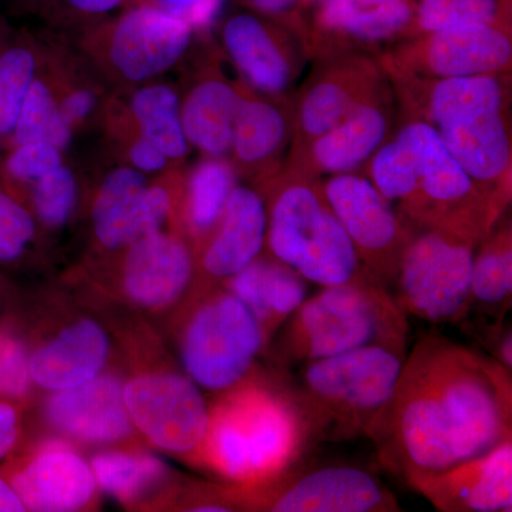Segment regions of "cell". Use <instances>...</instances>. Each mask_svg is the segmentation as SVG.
<instances>
[{"label":"cell","mask_w":512,"mask_h":512,"mask_svg":"<svg viewBox=\"0 0 512 512\" xmlns=\"http://www.w3.org/2000/svg\"><path fill=\"white\" fill-rule=\"evenodd\" d=\"M511 375L493 357L443 336L420 339L370 437L383 466L407 481L512 439Z\"/></svg>","instance_id":"1"},{"label":"cell","mask_w":512,"mask_h":512,"mask_svg":"<svg viewBox=\"0 0 512 512\" xmlns=\"http://www.w3.org/2000/svg\"><path fill=\"white\" fill-rule=\"evenodd\" d=\"M211 412L204 456L218 473L255 487L301 461L315 440L302 410L282 382L228 390Z\"/></svg>","instance_id":"2"},{"label":"cell","mask_w":512,"mask_h":512,"mask_svg":"<svg viewBox=\"0 0 512 512\" xmlns=\"http://www.w3.org/2000/svg\"><path fill=\"white\" fill-rule=\"evenodd\" d=\"M416 82V80H414ZM399 83V82H397ZM412 106L498 210L511 201V136L503 74L416 82Z\"/></svg>","instance_id":"3"},{"label":"cell","mask_w":512,"mask_h":512,"mask_svg":"<svg viewBox=\"0 0 512 512\" xmlns=\"http://www.w3.org/2000/svg\"><path fill=\"white\" fill-rule=\"evenodd\" d=\"M406 356L399 346H366L302 363L295 373L285 370L281 382L315 439H370L389 407Z\"/></svg>","instance_id":"4"},{"label":"cell","mask_w":512,"mask_h":512,"mask_svg":"<svg viewBox=\"0 0 512 512\" xmlns=\"http://www.w3.org/2000/svg\"><path fill=\"white\" fill-rule=\"evenodd\" d=\"M282 370L372 345L406 348L407 315L390 289L372 281L320 286L275 333Z\"/></svg>","instance_id":"5"},{"label":"cell","mask_w":512,"mask_h":512,"mask_svg":"<svg viewBox=\"0 0 512 512\" xmlns=\"http://www.w3.org/2000/svg\"><path fill=\"white\" fill-rule=\"evenodd\" d=\"M272 185L271 197L266 200L269 254L311 284L376 281L330 208L318 178L288 168Z\"/></svg>","instance_id":"6"},{"label":"cell","mask_w":512,"mask_h":512,"mask_svg":"<svg viewBox=\"0 0 512 512\" xmlns=\"http://www.w3.org/2000/svg\"><path fill=\"white\" fill-rule=\"evenodd\" d=\"M481 241L454 229L412 228L392 288L404 313L436 325L463 322L470 313L471 269Z\"/></svg>","instance_id":"7"},{"label":"cell","mask_w":512,"mask_h":512,"mask_svg":"<svg viewBox=\"0 0 512 512\" xmlns=\"http://www.w3.org/2000/svg\"><path fill=\"white\" fill-rule=\"evenodd\" d=\"M397 133L412 147L416 163V194L400 212L404 221L412 228L454 229L484 239L505 212L485 197L430 123L416 117Z\"/></svg>","instance_id":"8"},{"label":"cell","mask_w":512,"mask_h":512,"mask_svg":"<svg viewBox=\"0 0 512 512\" xmlns=\"http://www.w3.org/2000/svg\"><path fill=\"white\" fill-rule=\"evenodd\" d=\"M268 345L251 311L227 289L210 293L185 326L181 355L187 376L202 389L228 392L245 382Z\"/></svg>","instance_id":"9"},{"label":"cell","mask_w":512,"mask_h":512,"mask_svg":"<svg viewBox=\"0 0 512 512\" xmlns=\"http://www.w3.org/2000/svg\"><path fill=\"white\" fill-rule=\"evenodd\" d=\"M511 63V22H498L407 37L383 55L380 66L397 83L505 74Z\"/></svg>","instance_id":"10"},{"label":"cell","mask_w":512,"mask_h":512,"mask_svg":"<svg viewBox=\"0 0 512 512\" xmlns=\"http://www.w3.org/2000/svg\"><path fill=\"white\" fill-rule=\"evenodd\" d=\"M268 483L242 488L244 507L269 512H397V498L360 467H298Z\"/></svg>","instance_id":"11"},{"label":"cell","mask_w":512,"mask_h":512,"mask_svg":"<svg viewBox=\"0 0 512 512\" xmlns=\"http://www.w3.org/2000/svg\"><path fill=\"white\" fill-rule=\"evenodd\" d=\"M320 183L363 266L392 291L400 255L412 228L366 175H329Z\"/></svg>","instance_id":"12"},{"label":"cell","mask_w":512,"mask_h":512,"mask_svg":"<svg viewBox=\"0 0 512 512\" xmlns=\"http://www.w3.org/2000/svg\"><path fill=\"white\" fill-rule=\"evenodd\" d=\"M124 399L133 426L154 446L175 454L204 453L211 410L190 376H138L124 386Z\"/></svg>","instance_id":"13"},{"label":"cell","mask_w":512,"mask_h":512,"mask_svg":"<svg viewBox=\"0 0 512 512\" xmlns=\"http://www.w3.org/2000/svg\"><path fill=\"white\" fill-rule=\"evenodd\" d=\"M332 57L303 92L293 113V160L365 101L383 92V69L369 57Z\"/></svg>","instance_id":"14"},{"label":"cell","mask_w":512,"mask_h":512,"mask_svg":"<svg viewBox=\"0 0 512 512\" xmlns=\"http://www.w3.org/2000/svg\"><path fill=\"white\" fill-rule=\"evenodd\" d=\"M416 0H322L306 29L309 46L320 56L372 47L412 36Z\"/></svg>","instance_id":"15"},{"label":"cell","mask_w":512,"mask_h":512,"mask_svg":"<svg viewBox=\"0 0 512 512\" xmlns=\"http://www.w3.org/2000/svg\"><path fill=\"white\" fill-rule=\"evenodd\" d=\"M443 512L512 511V439L439 473L407 480Z\"/></svg>","instance_id":"16"},{"label":"cell","mask_w":512,"mask_h":512,"mask_svg":"<svg viewBox=\"0 0 512 512\" xmlns=\"http://www.w3.org/2000/svg\"><path fill=\"white\" fill-rule=\"evenodd\" d=\"M170 210L171 198L164 188L148 187L136 168H119L107 175L94 201V231L106 248L128 247L160 232Z\"/></svg>","instance_id":"17"},{"label":"cell","mask_w":512,"mask_h":512,"mask_svg":"<svg viewBox=\"0 0 512 512\" xmlns=\"http://www.w3.org/2000/svg\"><path fill=\"white\" fill-rule=\"evenodd\" d=\"M188 23L163 9L141 8L120 20L110 45L114 67L131 82L165 72L184 55L191 40Z\"/></svg>","instance_id":"18"},{"label":"cell","mask_w":512,"mask_h":512,"mask_svg":"<svg viewBox=\"0 0 512 512\" xmlns=\"http://www.w3.org/2000/svg\"><path fill=\"white\" fill-rule=\"evenodd\" d=\"M382 94L360 104L338 126L313 140L289 168L318 178L356 173L365 167L392 127V113Z\"/></svg>","instance_id":"19"},{"label":"cell","mask_w":512,"mask_h":512,"mask_svg":"<svg viewBox=\"0 0 512 512\" xmlns=\"http://www.w3.org/2000/svg\"><path fill=\"white\" fill-rule=\"evenodd\" d=\"M47 417L57 429L89 443L126 439L134 427L123 384L106 375L53 394L47 403Z\"/></svg>","instance_id":"20"},{"label":"cell","mask_w":512,"mask_h":512,"mask_svg":"<svg viewBox=\"0 0 512 512\" xmlns=\"http://www.w3.org/2000/svg\"><path fill=\"white\" fill-rule=\"evenodd\" d=\"M194 268V258L183 241L154 232L130 245L124 289L131 301L144 308H167L187 291Z\"/></svg>","instance_id":"21"},{"label":"cell","mask_w":512,"mask_h":512,"mask_svg":"<svg viewBox=\"0 0 512 512\" xmlns=\"http://www.w3.org/2000/svg\"><path fill=\"white\" fill-rule=\"evenodd\" d=\"M96 485L82 457L63 443H50L16 474L12 487L26 510L70 512L92 501Z\"/></svg>","instance_id":"22"},{"label":"cell","mask_w":512,"mask_h":512,"mask_svg":"<svg viewBox=\"0 0 512 512\" xmlns=\"http://www.w3.org/2000/svg\"><path fill=\"white\" fill-rule=\"evenodd\" d=\"M268 211L259 192L235 187L201 255V269L211 281L225 282L247 268L266 247Z\"/></svg>","instance_id":"23"},{"label":"cell","mask_w":512,"mask_h":512,"mask_svg":"<svg viewBox=\"0 0 512 512\" xmlns=\"http://www.w3.org/2000/svg\"><path fill=\"white\" fill-rule=\"evenodd\" d=\"M262 254L227 279L224 288L247 306L269 343L308 298L311 282L275 256Z\"/></svg>","instance_id":"24"},{"label":"cell","mask_w":512,"mask_h":512,"mask_svg":"<svg viewBox=\"0 0 512 512\" xmlns=\"http://www.w3.org/2000/svg\"><path fill=\"white\" fill-rule=\"evenodd\" d=\"M109 350L106 332L93 320H80L33 353L30 377L52 392L72 389L100 375Z\"/></svg>","instance_id":"25"},{"label":"cell","mask_w":512,"mask_h":512,"mask_svg":"<svg viewBox=\"0 0 512 512\" xmlns=\"http://www.w3.org/2000/svg\"><path fill=\"white\" fill-rule=\"evenodd\" d=\"M224 43L232 62L252 87L269 96L288 92L296 76L295 62L261 19L245 13L232 16L225 23Z\"/></svg>","instance_id":"26"},{"label":"cell","mask_w":512,"mask_h":512,"mask_svg":"<svg viewBox=\"0 0 512 512\" xmlns=\"http://www.w3.org/2000/svg\"><path fill=\"white\" fill-rule=\"evenodd\" d=\"M241 101V94L222 80H207L194 87L181 111L188 143L208 156L224 157L232 147Z\"/></svg>","instance_id":"27"},{"label":"cell","mask_w":512,"mask_h":512,"mask_svg":"<svg viewBox=\"0 0 512 512\" xmlns=\"http://www.w3.org/2000/svg\"><path fill=\"white\" fill-rule=\"evenodd\" d=\"M512 302V229L503 217L485 235L471 269L470 312L504 320ZM470 315V313H468Z\"/></svg>","instance_id":"28"},{"label":"cell","mask_w":512,"mask_h":512,"mask_svg":"<svg viewBox=\"0 0 512 512\" xmlns=\"http://www.w3.org/2000/svg\"><path fill=\"white\" fill-rule=\"evenodd\" d=\"M293 116L264 99L242 97L232 147L239 163L261 165L274 160L292 140Z\"/></svg>","instance_id":"29"},{"label":"cell","mask_w":512,"mask_h":512,"mask_svg":"<svg viewBox=\"0 0 512 512\" xmlns=\"http://www.w3.org/2000/svg\"><path fill=\"white\" fill-rule=\"evenodd\" d=\"M133 111L143 136L156 143L168 158L188 153V140L181 119L180 101L167 86H148L138 90Z\"/></svg>","instance_id":"30"},{"label":"cell","mask_w":512,"mask_h":512,"mask_svg":"<svg viewBox=\"0 0 512 512\" xmlns=\"http://www.w3.org/2000/svg\"><path fill=\"white\" fill-rule=\"evenodd\" d=\"M235 188L234 168L212 157L195 168L188 187V218L198 237L211 235Z\"/></svg>","instance_id":"31"},{"label":"cell","mask_w":512,"mask_h":512,"mask_svg":"<svg viewBox=\"0 0 512 512\" xmlns=\"http://www.w3.org/2000/svg\"><path fill=\"white\" fill-rule=\"evenodd\" d=\"M94 480L101 490L119 498L133 500L160 483L165 473L160 458L151 454L106 451L92 461Z\"/></svg>","instance_id":"32"},{"label":"cell","mask_w":512,"mask_h":512,"mask_svg":"<svg viewBox=\"0 0 512 512\" xmlns=\"http://www.w3.org/2000/svg\"><path fill=\"white\" fill-rule=\"evenodd\" d=\"M498 22H511V0H416L412 36L450 26Z\"/></svg>","instance_id":"33"},{"label":"cell","mask_w":512,"mask_h":512,"mask_svg":"<svg viewBox=\"0 0 512 512\" xmlns=\"http://www.w3.org/2000/svg\"><path fill=\"white\" fill-rule=\"evenodd\" d=\"M70 128L45 83L33 82L16 121V143L43 141L62 150L69 144Z\"/></svg>","instance_id":"34"},{"label":"cell","mask_w":512,"mask_h":512,"mask_svg":"<svg viewBox=\"0 0 512 512\" xmlns=\"http://www.w3.org/2000/svg\"><path fill=\"white\" fill-rule=\"evenodd\" d=\"M35 67V57L29 50L13 49L0 57V134L15 128L35 82Z\"/></svg>","instance_id":"35"},{"label":"cell","mask_w":512,"mask_h":512,"mask_svg":"<svg viewBox=\"0 0 512 512\" xmlns=\"http://www.w3.org/2000/svg\"><path fill=\"white\" fill-rule=\"evenodd\" d=\"M37 181V214L50 227H59L69 220L76 202L77 187L72 171L60 165Z\"/></svg>","instance_id":"36"},{"label":"cell","mask_w":512,"mask_h":512,"mask_svg":"<svg viewBox=\"0 0 512 512\" xmlns=\"http://www.w3.org/2000/svg\"><path fill=\"white\" fill-rule=\"evenodd\" d=\"M33 232L32 215L8 195L0 194V261H10L22 254Z\"/></svg>","instance_id":"37"},{"label":"cell","mask_w":512,"mask_h":512,"mask_svg":"<svg viewBox=\"0 0 512 512\" xmlns=\"http://www.w3.org/2000/svg\"><path fill=\"white\" fill-rule=\"evenodd\" d=\"M30 380L29 359L22 343L15 336L0 333V397L25 396Z\"/></svg>","instance_id":"38"},{"label":"cell","mask_w":512,"mask_h":512,"mask_svg":"<svg viewBox=\"0 0 512 512\" xmlns=\"http://www.w3.org/2000/svg\"><path fill=\"white\" fill-rule=\"evenodd\" d=\"M62 164L59 148L43 141L22 144L10 156L8 170L18 180H40Z\"/></svg>","instance_id":"39"},{"label":"cell","mask_w":512,"mask_h":512,"mask_svg":"<svg viewBox=\"0 0 512 512\" xmlns=\"http://www.w3.org/2000/svg\"><path fill=\"white\" fill-rule=\"evenodd\" d=\"M165 12L183 19L191 29H205L220 16L225 0H160Z\"/></svg>","instance_id":"40"},{"label":"cell","mask_w":512,"mask_h":512,"mask_svg":"<svg viewBox=\"0 0 512 512\" xmlns=\"http://www.w3.org/2000/svg\"><path fill=\"white\" fill-rule=\"evenodd\" d=\"M476 338L490 350V356L494 360L512 372V333L508 323L504 325V320H500L494 322L488 329L481 328L476 333Z\"/></svg>","instance_id":"41"},{"label":"cell","mask_w":512,"mask_h":512,"mask_svg":"<svg viewBox=\"0 0 512 512\" xmlns=\"http://www.w3.org/2000/svg\"><path fill=\"white\" fill-rule=\"evenodd\" d=\"M130 158L134 167L144 173H154L160 171L167 164L168 157L164 151L147 137L141 136L130 150Z\"/></svg>","instance_id":"42"},{"label":"cell","mask_w":512,"mask_h":512,"mask_svg":"<svg viewBox=\"0 0 512 512\" xmlns=\"http://www.w3.org/2000/svg\"><path fill=\"white\" fill-rule=\"evenodd\" d=\"M19 434L18 413L9 403L0 400V458L15 446Z\"/></svg>","instance_id":"43"},{"label":"cell","mask_w":512,"mask_h":512,"mask_svg":"<svg viewBox=\"0 0 512 512\" xmlns=\"http://www.w3.org/2000/svg\"><path fill=\"white\" fill-rule=\"evenodd\" d=\"M94 94L87 92V90H79L74 92L63 101L60 107V113L64 120L72 126L73 123L83 120L84 117L89 116L90 111L94 107Z\"/></svg>","instance_id":"44"},{"label":"cell","mask_w":512,"mask_h":512,"mask_svg":"<svg viewBox=\"0 0 512 512\" xmlns=\"http://www.w3.org/2000/svg\"><path fill=\"white\" fill-rule=\"evenodd\" d=\"M249 3L265 15L288 16L292 20L299 6L305 5V0H249Z\"/></svg>","instance_id":"45"},{"label":"cell","mask_w":512,"mask_h":512,"mask_svg":"<svg viewBox=\"0 0 512 512\" xmlns=\"http://www.w3.org/2000/svg\"><path fill=\"white\" fill-rule=\"evenodd\" d=\"M26 511L25 505L20 501L15 488L0 478V512H22Z\"/></svg>","instance_id":"46"},{"label":"cell","mask_w":512,"mask_h":512,"mask_svg":"<svg viewBox=\"0 0 512 512\" xmlns=\"http://www.w3.org/2000/svg\"><path fill=\"white\" fill-rule=\"evenodd\" d=\"M69 2L84 12L100 13L116 8L121 0H69Z\"/></svg>","instance_id":"47"},{"label":"cell","mask_w":512,"mask_h":512,"mask_svg":"<svg viewBox=\"0 0 512 512\" xmlns=\"http://www.w3.org/2000/svg\"><path fill=\"white\" fill-rule=\"evenodd\" d=\"M318 2H322V0H305V5H306V3H318Z\"/></svg>","instance_id":"48"}]
</instances>
